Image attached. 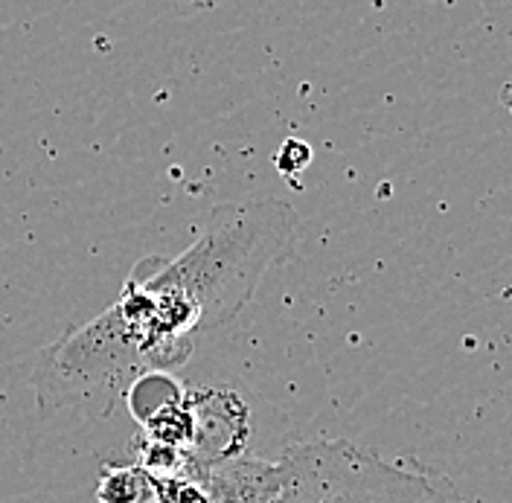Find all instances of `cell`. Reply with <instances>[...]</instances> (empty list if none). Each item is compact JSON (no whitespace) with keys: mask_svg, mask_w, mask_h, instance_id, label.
I'll return each mask as SVG.
<instances>
[{"mask_svg":"<svg viewBox=\"0 0 512 503\" xmlns=\"http://www.w3.org/2000/svg\"><path fill=\"white\" fill-rule=\"evenodd\" d=\"M297 216L280 198L216 204L204 233L175 259L146 256L131 277L155 303L143 338L146 367L172 373L190 361L195 335L239 315L294 242Z\"/></svg>","mask_w":512,"mask_h":503,"instance_id":"1","label":"cell"},{"mask_svg":"<svg viewBox=\"0 0 512 503\" xmlns=\"http://www.w3.org/2000/svg\"><path fill=\"white\" fill-rule=\"evenodd\" d=\"M149 373L140 335L111 303L85 326L67 329L44 346L32 373L35 402L44 419H111L134 378Z\"/></svg>","mask_w":512,"mask_h":503,"instance_id":"2","label":"cell"},{"mask_svg":"<svg viewBox=\"0 0 512 503\" xmlns=\"http://www.w3.org/2000/svg\"><path fill=\"white\" fill-rule=\"evenodd\" d=\"M274 463L280 480L271 503H463L446 477L350 440L294 442Z\"/></svg>","mask_w":512,"mask_h":503,"instance_id":"3","label":"cell"},{"mask_svg":"<svg viewBox=\"0 0 512 503\" xmlns=\"http://www.w3.org/2000/svg\"><path fill=\"white\" fill-rule=\"evenodd\" d=\"M192 416V437L187 454L195 466H219L242 460L251 440L248 402L227 387H192L187 390Z\"/></svg>","mask_w":512,"mask_h":503,"instance_id":"4","label":"cell"},{"mask_svg":"<svg viewBox=\"0 0 512 503\" xmlns=\"http://www.w3.org/2000/svg\"><path fill=\"white\" fill-rule=\"evenodd\" d=\"M198 480L207 503H271L277 495V463L268 460H230L219 466H198Z\"/></svg>","mask_w":512,"mask_h":503,"instance_id":"5","label":"cell"},{"mask_svg":"<svg viewBox=\"0 0 512 503\" xmlns=\"http://www.w3.org/2000/svg\"><path fill=\"white\" fill-rule=\"evenodd\" d=\"M184 396H187V387L172 376V373H155V370H149V373L134 378V384L128 387L123 402L131 410V419L137 425H143L158 410L184 402Z\"/></svg>","mask_w":512,"mask_h":503,"instance_id":"6","label":"cell"},{"mask_svg":"<svg viewBox=\"0 0 512 503\" xmlns=\"http://www.w3.org/2000/svg\"><path fill=\"white\" fill-rule=\"evenodd\" d=\"M94 498L96 503H155V486H152V477L137 463L105 466Z\"/></svg>","mask_w":512,"mask_h":503,"instance_id":"7","label":"cell"},{"mask_svg":"<svg viewBox=\"0 0 512 503\" xmlns=\"http://www.w3.org/2000/svg\"><path fill=\"white\" fill-rule=\"evenodd\" d=\"M140 437L149 442H160V445H172V448H184L190 445L192 437V416L187 408V396L178 405L158 410L152 419H146L140 425Z\"/></svg>","mask_w":512,"mask_h":503,"instance_id":"8","label":"cell"},{"mask_svg":"<svg viewBox=\"0 0 512 503\" xmlns=\"http://www.w3.org/2000/svg\"><path fill=\"white\" fill-rule=\"evenodd\" d=\"M309 163H312V146H309L306 140L288 137L286 143L280 146V152H277V169H280L283 175H297V172H303Z\"/></svg>","mask_w":512,"mask_h":503,"instance_id":"9","label":"cell"}]
</instances>
